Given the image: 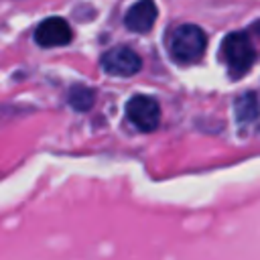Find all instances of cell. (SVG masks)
<instances>
[{"label":"cell","instance_id":"4","mask_svg":"<svg viewBox=\"0 0 260 260\" xmlns=\"http://www.w3.org/2000/svg\"><path fill=\"white\" fill-rule=\"evenodd\" d=\"M126 118L140 132H152L160 124V106L152 95L136 93L126 102Z\"/></svg>","mask_w":260,"mask_h":260},{"label":"cell","instance_id":"6","mask_svg":"<svg viewBox=\"0 0 260 260\" xmlns=\"http://www.w3.org/2000/svg\"><path fill=\"white\" fill-rule=\"evenodd\" d=\"M156 16H158V8H156L154 0H136L126 10L124 26L128 30H132V32L144 35V32H148L154 26Z\"/></svg>","mask_w":260,"mask_h":260},{"label":"cell","instance_id":"8","mask_svg":"<svg viewBox=\"0 0 260 260\" xmlns=\"http://www.w3.org/2000/svg\"><path fill=\"white\" fill-rule=\"evenodd\" d=\"M67 102L75 112H87L95 104V91L91 87H87V85H73L69 89Z\"/></svg>","mask_w":260,"mask_h":260},{"label":"cell","instance_id":"7","mask_svg":"<svg viewBox=\"0 0 260 260\" xmlns=\"http://www.w3.org/2000/svg\"><path fill=\"white\" fill-rule=\"evenodd\" d=\"M260 116V104L256 100V95L252 91L248 93H242L238 100H236V120L242 124H248L252 120H256Z\"/></svg>","mask_w":260,"mask_h":260},{"label":"cell","instance_id":"3","mask_svg":"<svg viewBox=\"0 0 260 260\" xmlns=\"http://www.w3.org/2000/svg\"><path fill=\"white\" fill-rule=\"evenodd\" d=\"M100 67L114 77H132L142 69V59L132 47L118 45L102 53Z\"/></svg>","mask_w":260,"mask_h":260},{"label":"cell","instance_id":"5","mask_svg":"<svg viewBox=\"0 0 260 260\" xmlns=\"http://www.w3.org/2000/svg\"><path fill=\"white\" fill-rule=\"evenodd\" d=\"M73 41V30L69 22L61 16H49L35 28V43L43 49L65 47Z\"/></svg>","mask_w":260,"mask_h":260},{"label":"cell","instance_id":"2","mask_svg":"<svg viewBox=\"0 0 260 260\" xmlns=\"http://www.w3.org/2000/svg\"><path fill=\"white\" fill-rule=\"evenodd\" d=\"M207 49V35L197 24H181L173 30L169 41L171 57L179 63H195L203 57Z\"/></svg>","mask_w":260,"mask_h":260},{"label":"cell","instance_id":"1","mask_svg":"<svg viewBox=\"0 0 260 260\" xmlns=\"http://www.w3.org/2000/svg\"><path fill=\"white\" fill-rule=\"evenodd\" d=\"M260 55V37L250 24L246 30H234L221 41V57L232 77L246 75Z\"/></svg>","mask_w":260,"mask_h":260}]
</instances>
